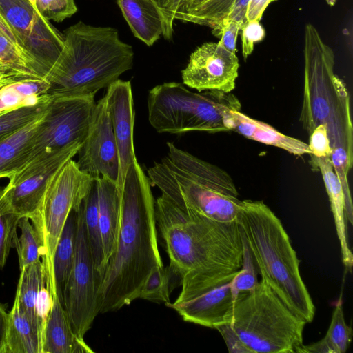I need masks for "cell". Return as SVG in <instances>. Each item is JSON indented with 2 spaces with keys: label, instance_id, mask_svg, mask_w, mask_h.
<instances>
[{
  "label": "cell",
  "instance_id": "obj_35",
  "mask_svg": "<svg viewBox=\"0 0 353 353\" xmlns=\"http://www.w3.org/2000/svg\"><path fill=\"white\" fill-rule=\"evenodd\" d=\"M20 219L6 198L5 187H0V268L6 265L10 250L14 246Z\"/></svg>",
  "mask_w": 353,
  "mask_h": 353
},
{
  "label": "cell",
  "instance_id": "obj_25",
  "mask_svg": "<svg viewBox=\"0 0 353 353\" xmlns=\"http://www.w3.org/2000/svg\"><path fill=\"white\" fill-rule=\"evenodd\" d=\"M77 211L72 210L63 226L54 252L48 288L52 298L58 296L63 303V292L74 263L77 228Z\"/></svg>",
  "mask_w": 353,
  "mask_h": 353
},
{
  "label": "cell",
  "instance_id": "obj_3",
  "mask_svg": "<svg viewBox=\"0 0 353 353\" xmlns=\"http://www.w3.org/2000/svg\"><path fill=\"white\" fill-rule=\"evenodd\" d=\"M63 35V48L44 77L50 95H95L132 68V47L114 28L79 21Z\"/></svg>",
  "mask_w": 353,
  "mask_h": 353
},
{
  "label": "cell",
  "instance_id": "obj_45",
  "mask_svg": "<svg viewBox=\"0 0 353 353\" xmlns=\"http://www.w3.org/2000/svg\"><path fill=\"white\" fill-rule=\"evenodd\" d=\"M249 1L250 0H236L229 14L223 21L230 20L234 21L241 23L243 27L248 21L246 19V12Z\"/></svg>",
  "mask_w": 353,
  "mask_h": 353
},
{
  "label": "cell",
  "instance_id": "obj_48",
  "mask_svg": "<svg viewBox=\"0 0 353 353\" xmlns=\"http://www.w3.org/2000/svg\"><path fill=\"white\" fill-rule=\"evenodd\" d=\"M192 0H182V2H181V7L176 15V17L183 12L188 7V6L190 5V3L192 2ZM176 17H175V19H176Z\"/></svg>",
  "mask_w": 353,
  "mask_h": 353
},
{
  "label": "cell",
  "instance_id": "obj_22",
  "mask_svg": "<svg viewBox=\"0 0 353 353\" xmlns=\"http://www.w3.org/2000/svg\"><path fill=\"white\" fill-rule=\"evenodd\" d=\"M310 163L314 169H318L321 173L333 214L342 262L346 270L351 272L353 266V254L348 244L345 196L341 182L334 172L330 157H312Z\"/></svg>",
  "mask_w": 353,
  "mask_h": 353
},
{
  "label": "cell",
  "instance_id": "obj_24",
  "mask_svg": "<svg viewBox=\"0 0 353 353\" xmlns=\"http://www.w3.org/2000/svg\"><path fill=\"white\" fill-rule=\"evenodd\" d=\"M134 36L152 46L163 34L159 9L152 0H117Z\"/></svg>",
  "mask_w": 353,
  "mask_h": 353
},
{
  "label": "cell",
  "instance_id": "obj_19",
  "mask_svg": "<svg viewBox=\"0 0 353 353\" xmlns=\"http://www.w3.org/2000/svg\"><path fill=\"white\" fill-rule=\"evenodd\" d=\"M230 282L190 300L166 305L174 309L185 322L216 329L232 321L236 298L232 291Z\"/></svg>",
  "mask_w": 353,
  "mask_h": 353
},
{
  "label": "cell",
  "instance_id": "obj_31",
  "mask_svg": "<svg viewBox=\"0 0 353 353\" xmlns=\"http://www.w3.org/2000/svg\"><path fill=\"white\" fill-rule=\"evenodd\" d=\"M0 61L21 70L43 77L35 61L21 46L1 14Z\"/></svg>",
  "mask_w": 353,
  "mask_h": 353
},
{
  "label": "cell",
  "instance_id": "obj_2",
  "mask_svg": "<svg viewBox=\"0 0 353 353\" xmlns=\"http://www.w3.org/2000/svg\"><path fill=\"white\" fill-rule=\"evenodd\" d=\"M151 185L137 161L130 165L121 191V221L117 247L101 285L99 313L115 312L130 305L139 299L150 270L163 265Z\"/></svg>",
  "mask_w": 353,
  "mask_h": 353
},
{
  "label": "cell",
  "instance_id": "obj_39",
  "mask_svg": "<svg viewBox=\"0 0 353 353\" xmlns=\"http://www.w3.org/2000/svg\"><path fill=\"white\" fill-rule=\"evenodd\" d=\"M159 10L162 23L163 36L165 40L172 41L174 34V21L181 7L182 0H152Z\"/></svg>",
  "mask_w": 353,
  "mask_h": 353
},
{
  "label": "cell",
  "instance_id": "obj_1",
  "mask_svg": "<svg viewBox=\"0 0 353 353\" xmlns=\"http://www.w3.org/2000/svg\"><path fill=\"white\" fill-rule=\"evenodd\" d=\"M154 207L170 265L181 279V290L174 301L190 300L232 281L241 268L243 254L236 221L190 216L163 194Z\"/></svg>",
  "mask_w": 353,
  "mask_h": 353
},
{
  "label": "cell",
  "instance_id": "obj_36",
  "mask_svg": "<svg viewBox=\"0 0 353 353\" xmlns=\"http://www.w3.org/2000/svg\"><path fill=\"white\" fill-rule=\"evenodd\" d=\"M243 254L242 266L239 272L230 282L232 291L236 298L238 297L240 292L252 290L259 283L256 276L257 270L251 253L243 239Z\"/></svg>",
  "mask_w": 353,
  "mask_h": 353
},
{
  "label": "cell",
  "instance_id": "obj_12",
  "mask_svg": "<svg viewBox=\"0 0 353 353\" xmlns=\"http://www.w3.org/2000/svg\"><path fill=\"white\" fill-rule=\"evenodd\" d=\"M0 14L45 77L63 48V34L39 13L32 0H0Z\"/></svg>",
  "mask_w": 353,
  "mask_h": 353
},
{
  "label": "cell",
  "instance_id": "obj_42",
  "mask_svg": "<svg viewBox=\"0 0 353 353\" xmlns=\"http://www.w3.org/2000/svg\"><path fill=\"white\" fill-rule=\"evenodd\" d=\"M241 28L242 25L238 22L224 21L217 30L212 31V33L220 39L218 42L219 45L228 51L236 54V39Z\"/></svg>",
  "mask_w": 353,
  "mask_h": 353
},
{
  "label": "cell",
  "instance_id": "obj_37",
  "mask_svg": "<svg viewBox=\"0 0 353 353\" xmlns=\"http://www.w3.org/2000/svg\"><path fill=\"white\" fill-rule=\"evenodd\" d=\"M34 8L46 19L62 22L77 11L74 0H32Z\"/></svg>",
  "mask_w": 353,
  "mask_h": 353
},
{
  "label": "cell",
  "instance_id": "obj_23",
  "mask_svg": "<svg viewBox=\"0 0 353 353\" xmlns=\"http://www.w3.org/2000/svg\"><path fill=\"white\" fill-rule=\"evenodd\" d=\"M230 130L259 143L272 145L296 156L310 154L308 144L285 135L271 125L252 119L241 111H232L229 120Z\"/></svg>",
  "mask_w": 353,
  "mask_h": 353
},
{
  "label": "cell",
  "instance_id": "obj_14",
  "mask_svg": "<svg viewBox=\"0 0 353 353\" xmlns=\"http://www.w3.org/2000/svg\"><path fill=\"white\" fill-rule=\"evenodd\" d=\"M79 168L93 179L117 184L119 159L104 96L95 104L85 137L77 153Z\"/></svg>",
  "mask_w": 353,
  "mask_h": 353
},
{
  "label": "cell",
  "instance_id": "obj_7",
  "mask_svg": "<svg viewBox=\"0 0 353 353\" xmlns=\"http://www.w3.org/2000/svg\"><path fill=\"white\" fill-rule=\"evenodd\" d=\"M306 323L261 279L239 293L230 325L251 353H292L303 344Z\"/></svg>",
  "mask_w": 353,
  "mask_h": 353
},
{
  "label": "cell",
  "instance_id": "obj_43",
  "mask_svg": "<svg viewBox=\"0 0 353 353\" xmlns=\"http://www.w3.org/2000/svg\"><path fill=\"white\" fill-rule=\"evenodd\" d=\"M39 78L43 77L21 70L0 61V90L17 83Z\"/></svg>",
  "mask_w": 353,
  "mask_h": 353
},
{
  "label": "cell",
  "instance_id": "obj_44",
  "mask_svg": "<svg viewBox=\"0 0 353 353\" xmlns=\"http://www.w3.org/2000/svg\"><path fill=\"white\" fill-rule=\"evenodd\" d=\"M223 336L226 346L230 353H251L243 344L238 334L232 327L230 323L219 325L216 328Z\"/></svg>",
  "mask_w": 353,
  "mask_h": 353
},
{
  "label": "cell",
  "instance_id": "obj_9",
  "mask_svg": "<svg viewBox=\"0 0 353 353\" xmlns=\"http://www.w3.org/2000/svg\"><path fill=\"white\" fill-rule=\"evenodd\" d=\"M304 85L299 121L310 135L327 124L336 96L339 78L334 72V54L311 23L304 31Z\"/></svg>",
  "mask_w": 353,
  "mask_h": 353
},
{
  "label": "cell",
  "instance_id": "obj_34",
  "mask_svg": "<svg viewBox=\"0 0 353 353\" xmlns=\"http://www.w3.org/2000/svg\"><path fill=\"white\" fill-rule=\"evenodd\" d=\"M18 227L21 234L19 236L17 234L14 236L13 248H16L21 270L40 260L43 256V248L37 231L28 217L21 218Z\"/></svg>",
  "mask_w": 353,
  "mask_h": 353
},
{
  "label": "cell",
  "instance_id": "obj_33",
  "mask_svg": "<svg viewBox=\"0 0 353 353\" xmlns=\"http://www.w3.org/2000/svg\"><path fill=\"white\" fill-rule=\"evenodd\" d=\"M53 96L46 94L37 103L20 106L0 115V140L42 116Z\"/></svg>",
  "mask_w": 353,
  "mask_h": 353
},
{
  "label": "cell",
  "instance_id": "obj_47",
  "mask_svg": "<svg viewBox=\"0 0 353 353\" xmlns=\"http://www.w3.org/2000/svg\"><path fill=\"white\" fill-rule=\"evenodd\" d=\"M7 305L0 303V353H4L8 328Z\"/></svg>",
  "mask_w": 353,
  "mask_h": 353
},
{
  "label": "cell",
  "instance_id": "obj_29",
  "mask_svg": "<svg viewBox=\"0 0 353 353\" xmlns=\"http://www.w3.org/2000/svg\"><path fill=\"white\" fill-rule=\"evenodd\" d=\"M81 205L91 254L95 266L102 275L103 279L106 265L104 261L101 234L99 223L98 190L95 179H94Z\"/></svg>",
  "mask_w": 353,
  "mask_h": 353
},
{
  "label": "cell",
  "instance_id": "obj_41",
  "mask_svg": "<svg viewBox=\"0 0 353 353\" xmlns=\"http://www.w3.org/2000/svg\"><path fill=\"white\" fill-rule=\"evenodd\" d=\"M259 21H247L241 29L242 54L245 60L253 52L254 43L265 37V30Z\"/></svg>",
  "mask_w": 353,
  "mask_h": 353
},
{
  "label": "cell",
  "instance_id": "obj_13",
  "mask_svg": "<svg viewBox=\"0 0 353 353\" xmlns=\"http://www.w3.org/2000/svg\"><path fill=\"white\" fill-rule=\"evenodd\" d=\"M83 142H74L61 150L41 156L9 178L5 196L12 210L21 218L34 219L50 177L76 156Z\"/></svg>",
  "mask_w": 353,
  "mask_h": 353
},
{
  "label": "cell",
  "instance_id": "obj_27",
  "mask_svg": "<svg viewBox=\"0 0 353 353\" xmlns=\"http://www.w3.org/2000/svg\"><path fill=\"white\" fill-rule=\"evenodd\" d=\"M4 353H42V340L14 301L8 312Z\"/></svg>",
  "mask_w": 353,
  "mask_h": 353
},
{
  "label": "cell",
  "instance_id": "obj_17",
  "mask_svg": "<svg viewBox=\"0 0 353 353\" xmlns=\"http://www.w3.org/2000/svg\"><path fill=\"white\" fill-rule=\"evenodd\" d=\"M119 159L117 185L122 191L128 168L137 161L134 145V111L131 83L118 79L105 94Z\"/></svg>",
  "mask_w": 353,
  "mask_h": 353
},
{
  "label": "cell",
  "instance_id": "obj_26",
  "mask_svg": "<svg viewBox=\"0 0 353 353\" xmlns=\"http://www.w3.org/2000/svg\"><path fill=\"white\" fill-rule=\"evenodd\" d=\"M45 113L0 140V179H9L27 165L35 132Z\"/></svg>",
  "mask_w": 353,
  "mask_h": 353
},
{
  "label": "cell",
  "instance_id": "obj_15",
  "mask_svg": "<svg viewBox=\"0 0 353 353\" xmlns=\"http://www.w3.org/2000/svg\"><path fill=\"white\" fill-rule=\"evenodd\" d=\"M239 61L235 53L219 43H205L190 55L181 71L183 83L198 92H232L239 76Z\"/></svg>",
  "mask_w": 353,
  "mask_h": 353
},
{
  "label": "cell",
  "instance_id": "obj_20",
  "mask_svg": "<svg viewBox=\"0 0 353 353\" xmlns=\"http://www.w3.org/2000/svg\"><path fill=\"white\" fill-rule=\"evenodd\" d=\"M83 337L78 336L72 327L59 297H52L46 317L42 353H94Z\"/></svg>",
  "mask_w": 353,
  "mask_h": 353
},
{
  "label": "cell",
  "instance_id": "obj_10",
  "mask_svg": "<svg viewBox=\"0 0 353 353\" xmlns=\"http://www.w3.org/2000/svg\"><path fill=\"white\" fill-rule=\"evenodd\" d=\"M77 212L74 259L63 292V305L73 330L83 337L99 313L102 275L91 254L81 205Z\"/></svg>",
  "mask_w": 353,
  "mask_h": 353
},
{
  "label": "cell",
  "instance_id": "obj_5",
  "mask_svg": "<svg viewBox=\"0 0 353 353\" xmlns=\"http://www.w3.org/2000/svg\"><path fill=\"white\" fill-rule=\"evenodd\" d=\"M236 222L261 279L296 315L312 322L315 306L281 220L262 201L243 200Z\"/></svg>",
  "mask_w": 353,
  "mask_h": 353
},
{
  "label": "cell",
  "instance_id": "obj_40",
  "mask_svg": "<svg viewBox=\"0 0 353 353\" xmlns=\"http://www.w3.org/2000/svg\"><path fill=\"white\" fill-rule=\"evenodd\" d=\"M309 148L311 157H330L332 148L328 137L327 124L317 125L309 135Z\"/></svg>",
  "mask_w": 353,
  "mask_h": 353
},
{
  "label": "cell",
  "instance_id": "obj_30",
  "mask_svg": "<svg viewBox=\"0 0 353 353\" xmlns=\"http://www.w3.org/2000/svg\"><path fill=\"white\" fill-rule=\"evenodd\" d=\"M236 0H192L176 19L217 30L229 14Z\"/></svg>",
  "mask_w": 353,
  "mask_h": 353
},
{
  "label": "cell",
  "instance_id": "obj_18",
  "mask_svg": "<svg viewBox=\"0 0 353 353\" xmlns=\"http://www.w3.org/2000/svg\"><path fill=\"white\" fill-rule=\"evenodd\" d=\"M52 301L42 260L21 269L14 301L38 332L42 343L46 320Z\"/></svg>",
  "mask_w": 353,
  "mask_h": 353
},
{
  "label": "cell",
  "instance_id": "obj_6",
  "mask_svg": "<svg viewBox=\"0 0 353 353\" xmlns=\"http://www.w3.org/2000/svg\"><path fill=\"white\" fill-rule=\"evenodd\" d=\"M147 103L152 127L159 133L174 134L229 131L231 112L241 108L239 99L232 92H195L178 82H166L152 88Z\"/></svg>",
  "mask_w": 353,
  "mask_h": 353
},
{
  "label": "cell",
  "instance_id": "obj_8",
  "mask_svg": "<svg viewBox=\"0 0 353 353\" xmlns=\"http://www.w3.org/2000/svg\"><path fill=\"white\" fill-rule=\"evenodd\" d=\"M93 180L70 159L48 181L39 210L31 220L43 245L41 260L48 285L52 276L54 252L65 223L72 210L79 209Z\"/></svg>",
  "mask_w": 353,
  "mask_h": 353
},
{
  "label": "cell",
  "instance_id": "obj_21",
  "mask_svg": "<svg viewBox=\"0 0 353 353\" xmlns=\"http://www.w3.org/2000/svg\"><path fill=\"white\" fill-rule=\"evenodd\" d=\"M95 180L98 190L99 223L107 267L115 251L121 228V191L115 182L101 177Z\"/></svg>",
  "mask_w": 353,
  "mask_h": 353
},
{
  "label": "cell",
  "instance_id": "obj_11",
  "mask_svg": "<svg viewBox=\"0 0 353 353\" xmlns=\"http://www.w3.org/2000/svg\"><path fill=\"white\" fill-rule=\"evenodd\" d=\"M95 104L94 94L53 96L35 132L28 163L74 142H83Z\"/></svg>",
  "mask_w": 353,
  "mask_h": 353
},
{
  "label": "cell",
  "instance_id": "obj_46",
  "mask_svg": "<svg viewBox=\"0 0 353 353\" xmlns=\"http://www.w3.org/2000/svg\"><path fill=\"white\" fill-rule=\"evenodd\" d=\"M274 1L276 0H250L246 12L247 21H260L268 6Z\"/></svg>",
  "mask_w": 353,
  "mask_h": 353
},
{
  "label": "cell",
  "instance_id": "obj_38",
  "mask_svg": "<svg viewBox=\"0 0 353 353\" xmlns=\"http://www.w3.org/2000/svg\"><path fill=\"white\" fill-rule=\"evenodd\" d=\"M14 84L0 90V115L20 106L36 104L45 95L37 97L24 96L16 89Z\"/></svg>",
  "mask_w": 353,
  "mask_h": 353
},
{
  "label": "cell",
  "instance_id": "obj_16",
  "mask_svg": "<svg viewBox=\"0 0 353 353\" xmlns=\"http://www.w3.org/2000/svg\"><path fill=\"white\" fill-rule=\"evenodd\" d=\"M327 127L332 148L330 159L343 188L345 218L352 224L353 205L348 174L353 164V128L350 94L341 79L337 85L336 96Z\"/></svg>",
  "mask_w": 353,
  "mask_h": 353
},
{
  "label": "cell",
  "instance_id": "obj_32",
  "mask_svg": "<svg viewBox=\"0 0 353 353\" xmlns=\"http://www.w3.org/2000/svg\"><path fill=\"white\" fill-rule=\"evenodd\" d=\"M181 279L169 265L153 267L145 278L139 299L152 302L170 303V296L173 289Z\"/></svg>",
  "mask_w": 353,
  "mask_h": 353
},
{
  "label": "cell",
  "instance_id": "obj_4",
  "mask_svg": "<svg viewBox=\"0 0 353 353\" xmlns=\"http://www.w3.org/2000/svg\"><path fill=\"white\" fill-rule=\"evenodd\" d=\"M167 148L164 157L147 170L151 184L190 216L236 221L241 200L231 176L172 142Z\"/></svg>",
  "mask_w": 353,
  "mask_h": 353
},
{
  "label": "cell",
  "instance_id": "obj_28",
  "mask_svg": "<svg viewBox=\"0 0 353 353\" xmlns=\"http://www.w3.org/2000/svg\"><path fill=\"white\" fill-rule=\"evenodd\" d=\"M343 302L339 299L335 305L331 322L325 336L310 345H301L295 352L299 353H345L352 338V327L345 323Z\"/></svg>",
  "mask_w": 353,
  "mask_h": 353
}]
</instances>
